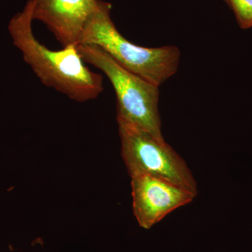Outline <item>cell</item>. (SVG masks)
<instances>
[{
	"label": "cell",
	"instance_id": "cell-5",
	"mask_svg": "<svg viewBox=\"0 0 252 252\" xmlns=\"http://www.w3.org/2000/svg\"><path fill=\"white\" fill-rule=\"evenodd\" d=\"M132 208L139 225L149 229L176 209L191 203L196 194L148 175L131 177Z\"/></svg>",
	"mask_w": 252,
	"mask_h": 252
},
{
	"label": "cell",
	"instance_id": "cell-3",
	"mask_svg": "<svg viewBox=\"0 0 252 252\" xmlns=\"http://www.w3.org/2000/svg\"><path fill=\"white\" fill-rule=\"evenodd\" d=\"M78 51L84 62L107 76L115 91L117 122L164 140L158 111V86L123 67L99 46L80 44Z\"/></svg>",
	"mask_w": 252,
	"mask_h": 252
},
{
	"label": "cell",
	"instance_id": "cell-4",
	"mask_svg": "<svg viewBox=\"0 0 252 252\" xmlns=\"http://www.w3.org/2000/svg\"><path fill=\"white\" fill-rule=\"evenodd\" d=\"M118 125L122 157L130 177L152 176L197 195V183L191 172L185 160L165 140L132 126Z\"/></svg>",
	"mask_w": 252,
	"mask_h": 252
},
{
	"label": "cell",
	"instance_id": "cell-2",
	"mask_svg": "<svg viewBox=\"0 0 252 252\" xmlns=\"http://www.w3.org/2000/svg\"><path fill=\"white\" fill-rule=\"evenodd\" d=\"M111 4L99 0L79 45L99 46L123 67L159 87L177 72L180 50L174 46L147 48L130 42L118 31L111 18Z\"/></svg>",
	"mask_w": 252,
	"mask_h": 252
},
{
	"label": "cell",
	"instance_id": "cell-1",
	"mask_svg": "<svg viewBox=\"0 0 252 252\" xmlns=\"http://www.w3.org/2000/svg\"><path fill=\"white\" fill-rule=\"evenodd\" d=\"M32 21L29 0L22 12L11 18L8 29L13 44L41 82L76 102L97 98L103 91V77L86 65L77 46L53 51L39 42L33 33Z\"/></svg>",
	"mask_w": 252,
	"mask_h": 252
},
{
	"label": "cell",
	"instance_id": "cell-7",
	"mask_svg": "<svg viewBox=\"0 0 252 252\" xmlns=\"http://www.w3.org/2000/svg\"><path fill=\"white\" fill-rule=\"evenodd\" d=\"M243 29L252 27V0H228Z\"/></svg>",
	"mask_w": 252,
	"mask_h": 252
},
{
	"label": "cell",
	"instance_id": "cell-6",
	"mask_svg": "<svg viewBox=\"0 0 252 252\" xmlns=\"http://www.w3.org/2000/svg\"><path fill=\"white\" fill-rule=\"evenodd\" d=\"M99 0H31L33 20L46 25L63 48L78 46Z\"/></svg>",
	"mask_w": 252,
	"mask_h": 252
}]
</instances>
